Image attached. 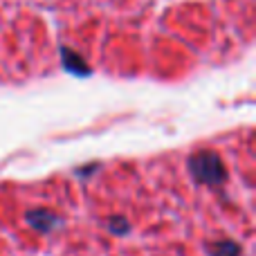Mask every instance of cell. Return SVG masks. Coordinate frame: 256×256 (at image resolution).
I'll return each instance as SVG.
<instances>
[{
    "label": "cell",
    "instance_id": "cell-1",
    "mask_svg": "<svg viewBox=\"0 0 256 256\" xmlns=\"http://www.w3.org/2000/svg\"><path fill=\"white\" fill-rule=\"evenodd\" d=\"M189 173L198 184L220 186L227 182V168L216 150H198L189 158Z\"/></svg>",
    "mask_w": 256,
    "mask_h": 256
},
{
    "label": "cell",
    "instance_id": "cell-4",
    "mask_svg": "<svg viewBox=\"0 0 256 256\" xmlns=\"http://www.w3.org/2000/svg\"><path fill=\"white\" fill-rule=\"evenodd\" d=\"M106 227H108V232H112L115 236H124V234H128V230H130V222H128L124 216H112L106 220Z\"/></svg>",
    "mask_w": 256,
    "mask_h": 256
},
{
    "label": "cell",
    "instance_id": "cell-2",
    "mask_svg": "<svg viewBox=\"0 0 256 256\" xmlns=\"http://www.w3.org/2000/svg\"><path fill=\"white\" fill-rule=\"evenodd\" d=\"M25 220L32 230L40 232V234H50V232L58 230L63 222L61 218L54 212H50V209H32V212L25 214Z\"/></svg>",
    "mask_w": 256,
    "mask_h": 256
},
{
    "label": "cell",
    "instance_id": "cell-3",
    "mask_svg": "<svg viewBox=\"0 0 256 256\" xmlns=\"http://www.w3.org/2000/svg\"><path fill=\"white\" fill-rule=\"evenodd\" d=\"M209 256H240V245L232 238L216 240L214 245H209Z\"/></svg>",
    "mask_w": 256,
    "mask_h": 256
}]
</instances>
